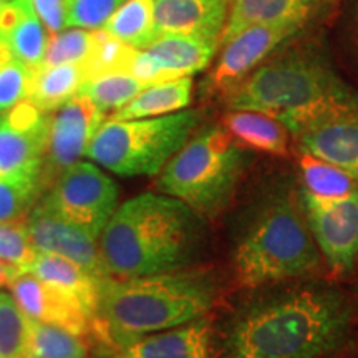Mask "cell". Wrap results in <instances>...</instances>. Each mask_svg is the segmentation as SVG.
Returning <instances> with one entry per match:
<instances>
[{"label":"cell","instance_id":"6da1fadb","mask_svg":"<svg viewBox=\"0 0 358 358\" xmlns=\"http://www.w3.org/2000/svg\"><path fill=\"white\" fill-rule=\"evenodd\" d=\"M217 329L214 358H330L345 347L355 303L315 279L243 289Z\"/></svg>","mask_w":358,"mask_h":358},{"label":"cell","instance_id":"7a4b0ae2","mask_svg":"<svg viewBox=\"0 0 358 358\" xmlns=\"http://www.w3.org/2000/svg\"><path fill=\"white\" fill-rule=\"evenodd\" d=\"M231 262L241 289L320 274L325 264L303 213L301 182L274 174L256 187L237 214Z\"/></svg>","mask_w":358,"mask_h":358},{"label":"cell","instance_id":"3957f363","mask_svg":"<svg viewBox=\"0 0 358 358\" xmlns=\"http://www.w3.org/2000/svg\"><path fill=\"white\" fill-rule=\"evenodd\" d=\"M208 221L182 201L143 192L116 208L100 239L110 277L128 279L199 266Z\"/></svg>","mask_w":358,"mask_h":358},{"label":"cell","instance_id":"277c9868","mask_svg":"<svg viewBox=\"0 0 358 358\" xmlns=\"http://www.w3.org/2000/svg\"><path fill=\"white\" fill-rule=\"evenodd\" d=\"M219 295L217 272L201 264L155 275L108 277L100 284L92 334L115 352L145 335L209 317Z\"/></svg>","mask_w":358,"mask_h":358},{"label":"cell","instance_id":"5b68a950","mask_svg":"<svg viewBox=\"0 0 358 358\" xmlns=\"http://www.w3.org/2000/svg\"><path fill=\"white\" fill-rule=\"evenodd\" d=\"M224 98L229 110L275 116L290 133L324 110L358 103V92L322 53L297 48L267 58Z\"/></svg>","mask_w":358,"mask_h":358},{"label":"cell","instance_id":"8992f818","mask_svg":"<svg viewBox=\"0 0 358 358\" xmlns=\"http://www.w3.org/2000/svg\"><path fill=\"white\" fill-rule=\"evenodd\" d=\"M252 159L222 124L206 127L168 161L153 187L211 221L229 208Z\"/></svg>","mask_w":358,"mask_h":358},{"label":"cell","instance_id":"52a82bcc","mask_svg":"<svg viewBox=\"0 0 358 358\" xmlns=\"http://www.w3.org/2000/svg\"><path fill=\"white\" fill-rule=\"evenodd\" d=\"M201 111L138 120H106L98 129L87 155L120 176H156L198 131Z\"/></svg>","mask_w":358,"mask_h":358},{"label":"cell","instance_id":"ba28073f","mask_svg":"<svg viewBox=\"0 0 358 358\" xmlns=\"http://www.w3.org/2000/svg\"><path fill=\"white\" fill-rule=\"evenodd\" d=\"M303 213L325 267L348 279L358 266V187L322 194L301 185Z\"/></svg>","mask_w":358,"mask_h":358},{"label":"cell","instance_id":"9c48e42d","mask_svg":"<svg viewBox=\"0 0 358 358\" xmlns=\"http://www.w3.org/2000/svg\"><path fill=\"white\" fill-rule=\"evenodd\" d=\"M42 203L98 239L118 208V186L93 163L78 161L53 181Z\"/></svg>","mask_w":358,"mask_h":358},{"label":"cell","instance_id":"30bf717a","mask_svg":"<svg viewBox=\"0 0 358 358\" xmlns=\"http://www.w3.org/2000/svg\"><path fill=\"white\" fill-rule=\"evenodd\" d=\"M48 129V113L29 100L0 116V181L42 179Z\"/></svg>","mask_w":358,"mask_h":358},{"label":"cell","instance_id":"8fae6325","mask_svg":"<svg viewBox=\"0 0 358 358\" xmlns=\"http://www.w3.org/2000/svg\"><path fill=\"white\" fill-rule=\"evenodd\" d=\"M303 156L338 169L358 187V105H342L313 116L294 131Z\"/></svg>","mask_w":358,"mask_h":358},{"label":"cell","instance_id":"7c38bea8","mask_svg":"<svg viewBox=\"0 0 358 358\" xmlns=\"http://www.w3.org/2000/svg\"><path fill=\"white\" fill-rule=\"evenodd\" d=\"M301 29L299 24L259 25L234 35L222 45L216 65L203 83V95L226 96Z\"/></svg>","mask_w":358,"mask_h":358},{"label":"cell","instance_id":"4fadbf2b","mask_svg":"<svg viewBox=\"0 0 358 358\" xmlns=\"http://www.w3.org/2000/svg\"><path fill=\"white\" fill-rule=\"evenodd\" d=\"M106 120V113L90 98L77 93L50 118L47 153H45L42 182L47 187L52 179L60 176L66 168L78 163L98 129Z\"/></svg>","mask_w":358,"mask_h":358},{"label":"cell","instance_id":"5bb4252c","mask_svg":"<svg viewBox=\"0 0 358 358\" xmlns=\"http://www.w3.org/2000/svg\"><path fill=\"white\" fill-rule=\"evenodd\" d=\"M25 222L30 244L37 252L69 259L95 277L100 284L110 277L103 262L100 245L96 244V237L65 221L42 201L34 206Z\"/></svg>","mask_w":358,"mask_h":358},{"label":"cell","instance_id":"9a60e30c","mask_svg":"<svg viewBox=\"0 0 358 358\" xmlns=\"http://www.w3.org/2000/svg\"><path fill=\"white\" fill-rule=\"evenodd\" d=\"M8 287L13 299L30 319L62 327L85 337L93 332V315L77 297L65 290L45 284L29 272L15 277Z\"/></svg>","mask_w":358,"mask_h":358},{"label":"cell","instance_id":"2e32d148","mask_svg":"<svg viewBox=\"0 0 358 358\" xmlns=\"http://www.w3.org/2000/svg\"><path fill=\"white\" fill-rule=\"evenodd\" d=\"M110 358H214V327L209 317L145 335Z\"/></svg>","mask_w":358,"mask_h":358},{"label":"cell","instance_id":"e0dca14e","mask_svg":"<svg viewBox=\"0 0 358 358\" xmlns=\"http://www.w3.org/2000/svg\"><path fill=\"white\" fill-rule=\"evenodd\" d=\"M229 0H155L159 35H192L221 45Z\"/></svg>","mask_w":358,"mask_h":358},{"label":"cell","instance_id":"ac0fdd59","mask_svg":"<svg viewBox=\"0 0 358 358\" xmlns=\"http://www.w3.org/2000/svg\"><path fill=\"white\" fill-rule=\"evenodd\" d=\"M0 43L7 45L30 70L42 69L48 37L34 0H10L0 8Z\"/></svg>","mask_w":358,"mask_h":358},{"label":"cell","instance_id":"d6986e66","mask_svg":"<svg viewBox=\"0 0 358 358\" xmlns=\"http://www.w3.org/2000/svg\"><path fill=\"white\" fill-rule=\"evenodd\" d=\"M315 0H229L221 45L234 35L259 25L306 24Z\"/></svg>","mask_w":358,"mask_h":358},{"label":"cell","instance_id":"ffe728a7","mask_svg":"<svg viewBox=\"0 0 358 358\" xmlns=\"http://www.w3.org/2000/svg\"><path fill=\"white\" fill-rule=\"evenodd\" d=\"M219 43L192 35H159L145 52L169 78L192 77L211 64Z\"/></svg>","mask_w":358,"mask_h":358},{"label":"cell","instance_id":"44dd1931","mask_svg":"<svg viewBox=\"0 0 358 358\" xmlns=\"http://www.w3.org/2000/svg\"><path fill=\"white\" fill-rule=\"evenodd\" d=\"M222 127L237 143L248 150L274 156L289 155V131L275 116L261 111L231 110L224 116Z\"/></svg>","mask_w":358,"mask_h":358},{"label":"cell","instance_id":"7402d4cb","mask_svg":"<svg viewBox=\"0 0 358 358\" xmlns=\"http://www.w3.org/2000/svg\"><path fill=\"white\" fill-rule=\"evenodd\" d=\"M27 272L38 277L45 284H50L53 287L65 290L77 297L95 320L100 282L88 272H85L82 267H78L77 264L60 256H53V254L37 252L34 261L27 267Z\"/></svg>","mask_w":358,"mask_h":358},{"label":"cell","instance_id":"603a6c76","mask_svg":"<svg viewBox=\"0 0 358 358\" xmlns=\"http://www.w3.org/2000/svg\"><path fill=\"white\" fill-rule=\"evenodd\" d=\"M194 82L191 77H181L150 85L138 93L128 105L111 113L108 120L155 118L182 111L192 100Z\"/></svg>","mask_w":358,"mask_h":358},{"label":"cell","instance_id":"cb8c5ba5","mask_svg":"<svg viewBox=\"0 0 358 358\" xmlns=\"http://www.w3.org/2000/svg\"><path fill=\"white\" fill-rule=\"evenodd\" d=\"M101 30L136 50H145L159 37L156 27L155 0H127L105 22Z\"/></svg>","mask_w":358,"mask_h":358},{"label":"cell","instance_id":"d4e9b609","mask_svg":"<svg viewBox=\"0 0 358 358\" xmlns=\"http://www.w3.org/2000/svg\"><path fill=\"white\" fill-rule=\"evenodd\" d=\"M83 80V70L80 65L42 66L34 75L29 101L43 113L57 111L77 95Z\"/></svg>","mask_w":358,"mask_h":358},{"label":"cell","instance_id":"484cf974","mask_svg":"<svg viewBox=\"0 0 358 358\" xmlns=\"http://www.w3.org/2000/svg\"><path fill=\"white\" fill-rule=\"evenodd\" d=\"M90 353L85 335L30 319L27 358H90Z\"/></svg>","mask_w":358,"mask_h":358},{"label":"cell","instance_id":"4316f807","mask_svg":"<svg viewBox=\"0 0 358 358\" xmlns=\"http://www.w3.org/2000/svg\"><path fill=\"white\" fill-rule=\"evenodd\" d=\"M146 87L150 85L141 83L129 73H110L83 80L78 93L90 98L103 113H115L128 105Z\"/></svg>","mask_w":358,"mask_h":358},{"label":"cell","instance_id":"83f0119b","mask_svg":"<svg viewBox=\"0 0 358 358\" xmlns=\"http://www.w3.org/2000/svg\"><path fill=\"white\" fill-rule=\"evenodd\" d=\"M136 48L123 43L105 30H95V43L87 62L82 65L85 80L110 73H129Z\"/></svg>","mask_w":358,"mask_h":358},{"label":"cell","instance_id":"f1b7e54d","mask_svg":"<svg viewBox=\"0 0 358 358\" xmlns=\"http://www.w3.org/2000/svg\"><path fill=\"white\" fill-rule=\"evenodd\" d=\"M29 322L13 295L0 292V358H27Z\"/></svg>","mask_w":358,"mask_h":358},{"label":"cell","instance_id":"f546056e","mask_svg":"<svg viewBox=\"0 0 358 358\" xmlns=\"http://www.w3.org/2000/svg\"><path fill=\"white\" fill-rule=\"evenodd\" d=\"M35 71L17 58L7 45L0 43V113H7L29 100Z\"/></svg>","mask_w":358,"mask_h":358},{"label":"cell","instance_id":"4dcf8cb0","mask_svg":"<svg viewBox=\"0 0 358 358\" xmlns=\"http://www.w3.org/2000/svg\"><path fill=\"white\" fill-rule=\"evenodd\" d=\"M95 43V30L70 29L62 30L48 40L47 53L42 66H55L73 64L82 66L92 53Z\"/></svg>","mask_w":358,"mask_h":358},{"label":"cell","instance_id":"1f68e13d","mask_svg":"<svg viewBox=\"0 0 358 358\" xmlns=\"http://www.w3.org/2000/svg\"><path fill=\"white\" fill-rule=\"evenodd\" d=\"M43 187L42 179L0 181V222L27 219Z\"/></svg>","mask_w":358,"mask_h":358},{"label":"cell","instance_id":"d6a6232c","mask_svg":"<svg viewBox=\"0 0 358 358\" xmlns=\"http://www.w3.org/2000/svg\"><path fill=\"white\" fill-rule=\"evenodd\" d=\"M127 0H64L65 25L70 29L100 30Z\"/></svg>","mask_w":358,"mask_h":358},{"label":"cell","instance_id":"836d02e7","mask_svg":"<svg viewBox=\"0 0 358 358\" xmlns=\"http://www.w3.org/2000/svg\"><path fill=\"white\" fill-rule=\"evenodd\" d=\"M27 219L24 221L0 222V261L12 264L22 274L34 261L37 250L30 244Z\"/></svg>","mask_w":358,"mask_h":358},{"label":"cell","instance_id":"e575fe53","mask_svg":"<svg viewBox=\"0 0 358 358\" xmlns=\"http://www.w3.org/2000/svg\"><path fill=\"white\" fill-rule=\"evenodd\" d=\"M34 7L50 34H60L66 27L64 0H34Z\"/></svg>","mask_w":358,"mask_h":358},{"label":"cell","instance_id":"d590c367","mask_svg":"<svg viewBox=\"0 0 358 358\" xmlns=\"http://www.w3.org/2000/svg\"><path fill=\"white\" fill-rule=\"evenodd\" d=\"M20 274L22 272L17 267H13L12 264L0 261V289H2L3 285L10 284V282L15 279V277H19Z\"/></svg>","mask_w":358,"mask_h":358},{"label":"cell","instance_id":"8d00e7d4","mask_svg":"<svg viewBox=\"0 0 358 358\" xmlns=\"http://www.w3.org/2000/svg\"><path fill=\"white\" fill-rule=\"evenodd\" d=\"M10 2V0H0V8H2L3 6H6V3H8Z\"/></svg>","mask_w":358,"mask_h":358},{"label":"cell","instance_id":"74e56055","mask_svg":"<svg viewBox=\"0 0 358 358\" xmlns=\"http://www.w3.org/2000/svg\"><path fill=\"white\" fill-rule=\"evenodd\" d=\"M357 295H358V279H357Z\"/></svg>","mask_w":358,"mask_h":358}]
</instances>
